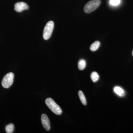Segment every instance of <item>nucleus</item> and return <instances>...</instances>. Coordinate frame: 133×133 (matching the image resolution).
Here are the masks:
<instances>
[{
    "label": "nucleus",
    "instance_id": "f257e3e1",
    "mask_svg": "<svg viewBox=\"0 0 133 133\" xmlns=\"http://www.w3.org/2000/svg\"><path fill=\"white\" fill-rule=\"evenodd\" d=\"M45 103L48 108L55 114L57 115H60L62 114V109L52 98H49L46 99Z\"/></svg>",
    "mask_w": 133,
    "mask_h": 133
},
{
    "label": "nucleus",
    "instance_id": "f03ea898",
    "mask_svg": "<svg viewBox=\"0 0 133 133\" xmlns=\"http://www.w3.org/2000/svg\"><path fill=\"white\" fill-rule=\"evenodd\" d=\"M101 0H91L86 4L84 7V11L87 14L91 13L97 9L100 5Z\"/></svg>",
    "mask_w": 133,
    "mask_h": 133
},
{
    "label": "nucleus",
    "instance_id": "7ed1b4c3",
    "mask_svg": "<svg viewBox=\"0 0 133 133\" xmlns=\"http://www.w3.org/2000/svg\"><path fill=\"white\" fill-rule=\"evenodd\" d=\"M54 28V23L52 21L48 22L44 29L43 37L45 40H48L51 37Z\"/></svg>",
    "mask_w": 133,
    "mask_h": 133
},
{
    "label": "nucleus",
    "instance_id": "20e7f679",
    "mask_svg": "<svg viewBox=\"0 0 133 133\" xmlns=\"http://www.w3.org/2000/svg\"><path fill=\"white\" fill-rule=\"evenodd\" d=\"M14 74L10 72L5 75L2 81V85L4 88H9L14 83Z\"/></svg>",
    "mask_w": 133,
    "mask_h": 133
},
{
    "label": "nucleus",
    "instance_id": "39448f33",
    "mask_svg": "<svg viewBox=\"0 0 133 133\" xmlns=\"http://www.w3.org/2000/svg\"><path fill=\"white\" fill-rule=\"evenodd\" d=\"M41 121L43 127L45 130L49 131L50 129V124L49 119L46 114H43L41 116Z\"/></svg>",
    "mask_w": 133,
    "mask_h": 133
},
{
    "label": "nucleus",
    "instance_id": "423d86ee",
    "mask_svg": "<svg viewBox=\"0 0 133 133\" xmlns=\"http://www.w3.org/2000/svg\"><path fill=\"white\" fill-rule=\"evenodd\" d=\"M29 6L23 2L16 3L15 5V10L17 12H21L25 10L28 9Z\"/></svg>",
    "mask_w": 133,
    "mask_h": 133
},
{
    "label": "nucleus",
    "instance_id": "0eeeda50",
    "mask_svg": "<svg viewBox=\"0 0 133 133\" xmlns=\"http://www.w3.org/2000/svg\"><path fill=\"white\" fill-rule=\"evenodd\" d=\"M114 91L117 95L121 97L124 96L125 95V92L123 89L119 87L116 86L115 87Z\"/></svg>",
    "mask_w": 133,
    "mask_h": 133
},
{
    "label": "nucleus",
    "instance_id": "6e6552de",
    "mask_svg": "<svg viewBox=\"0 0 133 133\" xmlns=\"http://www.w3.org/2000/svg\"><path fill=\"white\" fill-rule=\"evenodd\" d=\"M100 45V43L99 41H95L91 45L90 49L92 51H96Z\"/></svg>",
    "mask_w": 133,
    "mask_h": 133
},
{
    "label": "nucleus",
    "instance_id": "1a4fd4ad",
    "mask_svg": "<svg viewBox=\"0 0 133 133\" xmlns=\"http://www.w3.org/2000/svg\"><path fill=\"white\" fill-rule=\"evenodd\" d=\"M79 97L80 99L81 102L84 105H87V101L86 99L85 95L83 92L81 91H79L78 92Z\"/></svg>",
    "mask_w": 133,
    "mask_h": 133
},
{
    "label": "nucleus",
    "instance_id": "9d476101",
    "mask_svg": "<svg viewBox=\"0 0 133 133\" xmlns=\"http://www.w3.org/2000/svg\"><path fill=\"white\" fill-rule=\"evenodd\" d=\"M86 66V63L85 60L84 59H81L78 63V68L80 70H83L85 69Z\"/></svg>",
    "mask_w": 133,
    "mask_h": 133
},
{
    "label": "nucleus",
    "instance_id": "9b49d317",
    "mask_svg": "<svg viewBox=\"0 0 133 133\" xmlns=\"http://www.w3.org/2000/svg\"><path fill=\"white\" fill-rule=\"evenodd\" d=\"M5 129L6 133H13L14 130V125L12 124H9L6 126Z\"/></svg>",
    "mask_w": 133,
    "mask_h": 133
},
{
    "label": "nucleus",
    "instance_id": "f8f14e48",
    "mask_svg": "<svg viewBox=\"0 0 133 133\" xmlns=\"http://www.w3.org/2000/svg\"><path fill=\"white\" fill-rule=\"evenodd\" d=\"M91 78L93 82H96L99 79V76L97 72H93L91 74Z\"/></svg>",
    "mask_w": 133,
    "mask_h": 133
},
{
    "label": "nucleus",
    "instance_id": "ddd939ff",
    "mask_svg": "<svg viewBox=\"0 0 133 133\" xmlns=\"http://www.w3.org/2000/svg\"><path fill=\"white\" fill-rule=\"evenodd\" d=\"M121 0H110L109 3L112 6H118L120 3Z\"/></svg>",
    "mask_w": 133,
    "mask_h": 133
},
{
    "label": "nucleus",
    "instance_id": "4468645a",
    "mask_svg": "<svg viewBox=\"0 0 133 133\" xmlns=\"http://www.w3.org/2000/svg\"><path fill=\"white\" fill-rule=\"evenodd\" d=\"M132 55H133V51H132Z\"/></svg>",
    "mask_w": 133,
    "mask_h": 133
}]
</instances>
